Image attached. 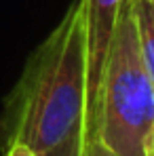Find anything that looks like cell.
<instances>
[{
    "instance_id": "6da1fadb",
    "label": "cell",
    "mask_w": 154,
    "mask_h": 156,
    "mask_svg": "<svg viewBox=\"0 0 154 156\" xmlns=\"http://www.w3.org/2000/svg\"><path fill=\"white\" fill-rule=\"evenodd\" d=\"M87 133V42L82 0L36 47L0 116V148L23 144L34 154Z\"/></svg>"
},
{
    "instance_id": "7a4b0ae2",
    "label": "cell",
    "mask_w": 154,
    "mask_h": 156,
    "mask_svg": "<svg viewBox=\"0 0 154 156\" xmlns=\"http://www.w3.org/2000/svg\"><path fill=\"white\" fill-rule=\"evenodd\" d=\"M95 139L114 156H154V82L141 59L129 0L123 2L103 68Z\"/></svg>"
},
{
    "instance_id": "3957f363",
    "label": "cell",
    "mask_w": 154,
    "mask_h": 156,
    "mask_svg": "<svg viewBox=\"0 0 154 156\" xmlns=\"http://www.w3.org/2000/svg\"><path fill=\"white\" fill-rule=\"evenodd\" d=\"M141 59L154 82V0H129Z\"/></svg>"
},
{
    "instance_id": "277c9868",
    "label": "cell",
    "mask_w": 154,
    "mask_h": 156,
    "mask_svg": "<svg viewBox=\"0 0 154 156\" xmlns=\"http://www.w3.org/2000/svg\"><path fill=\"white\" fill-rule=\"evenodd\" d=\"M89 139H91V135L80 133V135L63 141V144H59V146H55L53 150L42 152V154H38V156H84V148H87Z\"/></svg>"
},
{
    "instance_id": "5b68a950",
    "label": "cell",
    "mask_w": 154,
    "mask_h": 156,
    "mask_svg": "<svg viewBox=\"0 0 154 156\" xmlns=\"http://www.w3.org/2000/svg\"><path fill=\"white\" fill-rule=\"evenodd\" d=\"M84 156H114L106 146H103L99 139H95V137H91L89 141H87V148H84Z\"/></svg>"
},
{
    "instance_id": "8992f818",
    "label": "cell",
    "mask_w": 154,
    "mask_h": 156,
    "mask_svg": "<svg viewBox=\"0 0 154 156\" xmlns=\"http://www.w3.org/2000/svg\"><path fill=\"white\" fill-rule=\"evenodd\" d=\"M4 156H36V154L23 144H11L4 148Z\"/></svg>"
}]
</instances>
